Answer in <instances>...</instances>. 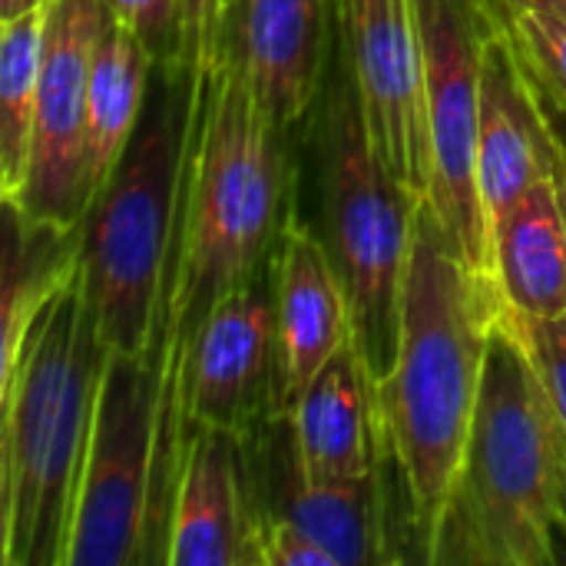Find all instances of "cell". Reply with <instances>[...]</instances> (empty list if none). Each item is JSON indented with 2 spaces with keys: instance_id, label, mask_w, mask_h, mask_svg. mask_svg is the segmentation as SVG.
<instances>
[{
  "instance_id": "1",
  "label": "cell",
  "mask_w": 566,
  "mask_h": 566,
  "mask_svg": "<svg viewBox=\"0 0 566 566\" xmlns=\"http://www.w3.org/2000/svg\"><path fill=\"white\" fill-rule=\"evenodd\" d=\"M501 285L474 275L428 199L415 219L398 361L375 391L381 478L408 560L431 564L484 381Z\"/></svg>"
},
{
  "instance_id": "2",
  "label": "cell",
  "mask_w": 566,
  "mask_h": 566,
  "mask_svg": "<svg viewBox=\"0 0 566 566\" xmlns=\"http://www.w3.org/2000/svg\"><path fill=\"white\" fill-rule=\"evenodd\" d=\"M109 348L76 272L0 375V564L66 566Z\"/></svg>"
},
{
  "instance_id": "3",
  "label": "cell",
  "mask_w": 566,
  "mask_h": 566,
  "mask_svg": "<svg viewBox=\"0 0 566 566\" xmlns=\"http://www.w3.org/2000/svg\"><path fill=\"white\" fill-rule=\"evenodd\" d=\"M564 560L566 421L504 305L488 338L481 398L431 566Z\"/></svg>"
},
{
  "instance_id": "4",
  "label": "cell",
  "mask_w": 566,
  "mask_h": 566,
  "mask_svg": "<svg viewBox=\"0 0 566 566\" xmlns=\"http://www.w3.org/2000/svg\"><path fill=\"white\" fill-rule=\"evenodd\" d=\"M315 156L322 186V242L352 308L355 348L378 391L398 361L405 279L415 219L424 199L381 163L365 126L358 83L345 50L322 90Z\"/></svg>"
},
{
  "instance_id": "5",
  "label": "cell",
  "mask_w": 566,
  "mask_h": 566,
  "mask_svg": "<svg viewBox=\"0 0 566 566\" xmlns=\"http://www.w3.org/2000/svg\"><path fill=\"white\" fill-rule=\"evenodd\" d=\"M189 106L192 76L179 66H156L139 126L83 219L80 279L99 335L116 355L149 358L153 352Z\"/></svg>"
},
{
  "instance_id": "6",
  "label": "cell",
  "mask_w": 566,
  "mask_h": 566,
  "mask_svg": "<svg viewBox=\"0 0 566 566\" xmlns=\"http://www.w3.org/2000/svg\"><path fill=\"white\" fill-rule=\"evenodd\" d=\"M424 119L431 153L428 206L451 235L464 265L494 279V235L478 186V123H481V53L497 27L481 0H411ZM501 30V27H497Z\"/></svg>"
},
{
  "instance_id": "7",
  "label": "cell",
  "mask_w": 566,
  "mask_h": 566,
  "mask_svg": "<svg viewBox=\"0 0 566 566\" xmlns=\"http://www.w3.org/2000/svg\"><path fill=\"white\" fill-rule=\"evenodd\" d=\"M156 438V358H129L113 352L96 398L66 566L146 564Z\"/></svg>"
},
{
  "instance_id": "8",
  "label": "cell",
  "mask_w": 566,
  "mask_h": 566,
  "mask_svg": "<svg viewBox=\"0 0 566 566\" xmlns=\"http://www.w3.org/2000/svg\"><path fill=\"white\" fill-rule=\"evenodd\" d=\"M106 17L103 0H50L30 169L10 202L33 222L80 229L86 219L90 70Z\"/></svg>"
},
{
  "instance_id": "9",
  "label": "cell",
  "mask_w": 566,
  "mask_h": 566,
  "mask_svg": "<svg viewBox=\"0 0 566 566\" xmlns=\"http://www.w3.org/2000/svg\"><path fill=\"white\" fill-rule=\"evenodd\" d=\"M338 23L381 163L415 196L428 199L431 153L411 0H338Z\"/></svg>"
},
{
  "instance_id": "10",
  "label": "cell",
  "mask_w": 566,
  "mask_h": 566,
  "mask_svg": "<svg viewBox=\"0 0 566 566\" xmlns=\"http://www.w3.org/2000/svg\"><path fill=\"white\" fill-rule=\"evenodd\" d=\"M189 431L222 428L242 441L275 418V265L232 289L202 322L186 375Z\"/></svg>"
},
{
  "instance_id": "11",
  "label": "cell",
  "mask_w": 566,
  "mask_h": 566,
  "mask_svg": "<svg viewBox=\"0 0 566 566\" xmlns=\"http://www.w3.org/2000/svg\"><path fill=\"white\" fill-rule=\"evenodd\" d=\"M252 441L269 458V464L259 471L245 448L249 471L265 488V507H255V521L279 517L295 524L332 554L335 566L408 564L381 468L352 481L308 484L298 474L292 428L285 415H279V438L269 451L262 431L252 434Z\"/></svg>"
},
{
  "instance_id": "12",
  "label": "cell",
  "mask_w": 566,
  "mask_h": 566,
  "mask_svg": "<svg viewBox=\"0 0 566 566\" xmlns=\"http://www.w3.org/2000/svg\"><path fill=\"white\" fill-rule=\"evenodd\" d=\"M560 143L551 129L537 83L507 30H491L481 53L478 186L494 226L544 179H554Z\"/></svg>"
},
{
  "instance_id": "13",
  "label": "cell",
  "mask_w": 566,
  "mask_h": 566,
  "mask_svg": "<svg viewBox=\"0 0 566 566\" xmlns=\"http://www.w3.org/2000/svg\"><path fill=\"white\" fill-rule=\"evenodd\" d=\"M348 342H355L352 308L328 249L292 219L275 259V418L295 408Z\"/></svg>"
},
{
  "instance_id": "14",
  "label": "cell",
  "mask_w": 566,
  "mask_h": 566,
  "mask_svg": "<svg viewBox=\"0 0 566 566\" xmlns=\"http://www.w3.org/2000/svg\"><path fill=\"white\" fill-rule=\"evenodd\" d=\"M169 566L255 564V497L245 441L222 428H192L172 497Z\"/></svg>"
},
{
  "instance_id": "15",
  "label": "cell",
  "mask_w": 566,
  "mask_h": 566,
  "mask_svg": "<svg viewBox=\"0 0 566 566\" xmlns=\"http://www.w3.org/2000/svg\"><path fill=\"white\" fill-rule=\"evenodd\" d=\"M235 53L279 129L302 123L328 70V0H239Z\"/></svg>"
},
{
  "instance_id": "16",
  "label": "cell",
  "mask_w": 566,
  "mask_h": 566,
  "mask_svg": "<svg viewBox=\"0 0 566 566\" xmlns=\"http://www.w3.org/2000/svg\"><path fill=\"white\" fill-rule=\"evenodd\" d=\"M298 474L308 484H332L375 474L381 464V424L375 385L348 342L285 415Z\"/></svg>"
},
{
  "instance_id": "17",
  "label": "cell",
  "mask_w": 566,
  "mask_h": 566,
  "mask_svg": "<svg viewBox=\"0 0 566 566\" xmlns=\"http://www.w3.org/2000/svg\"><path fill=\"white\" fill-rule=\"evenodd\" d=\"M494 279L527 318L566 315V219L557 182H537L494 226Z\"/></svg>"
},
{
  "instance_id": "18",
  "label": "cell",
  "mask_w": 566,
  "mask_h": 566,
  "mask_svg": "<svg viewBox=\"0 0 566 566\" xmlns=\"http://www.w3.org/2000/svg\"><path fill=\"white\" fill-rule=\"evenodd\" d=\"M153 76V56L143 40L106 17V27L96 40L93 70H90V119H86V202L106 189L116 172L139 116L146 109Z\"/></svg>"
},
{
  "instance_id": "19",
  "label": "cell",
  "mask_w": 566,
  "mask_h": 566,
  "mask_svg": "<svg viewBox=\"0 0 566 566\" xmlns=\"http://www.w3.org/2000/svg\"><path fill=\"white\" fill-rule=\"evenodd\" d=\"M7 209V249H3V352L0 375L17 361L23 335L46 298L80 265V229H56L27 219L17 206Z\"/></svg>"
},
{
  "instance_id": "20",
  "label": "cell",
  "mask_w": 566,
  "mask_h": 566,
  "mask_svg": "<svg viewBox=\"0 0 566 566\" xmlns=\"http://www.w3.org/2000/svg\"><path fill=\"white\" fill-rule=\"evenodd\" d=\"M46 10L50 3L17 20H7L0 30V196L3 202H13L20 196L30 169Z\"/></svg>"
},
{
  "instance_id": "21",
  "label": "cell",
  "mask_w": 566,
  "mask_h": 566,
  "mask_svg": "<svg viewBox=\"0 0 566 566\" xmlns=\"http://www.w3.org/2000/svg\"><path fill=\"white\" fill-rule=\"evenodd\" d=\"M507 33L537 90L566 109V17L554 10H524L511 17Z\"/></svg>"
},
{
  "instance_id": "22",
  "label": "cell",
  "mask_w": 566,
  "mask_h": 566,
  "mask_svg": "<svg viewBox=\"0 0 566 566\" xmlns=\"http://www.w3.org/2000/svg\"><path fill=\"white\" fill-rule=\"evenodd\" d=\"M109 17L129 27L153 56V66L182 70V30H179V0H103Z\"/></svg>"
},
{
  "instance_id": "23",
  "label": "cell",
  "mask_w": 566,
  "mask_h": 566,
  "mask_svg": "<svg viewBox=\"0 0 566 566\" xmlns=\"http://www.w3.org/2000/svg\"><path fill=\"white\" fill-rule=\"evenodd\" d=\"M507 315H511L521 342L527 345L537 371L544 375V385H547L551 398L557 401V411L566 421V315H560V318H527V315L514 312L511 305H507Z\"/></svg>"
},
{
  "instance_id": "24",
  "label": "cell",
  "mask_w": 566,
  "mask_h": 566,
  "mask_svg": "<svg viewBox=\"0 0 566 566\" xmlns=\"http://www.w3.org/2000/svg\"><path fill=\"white\" fill-rule=\"evenodd\" d=\"M179 30H182V70L189 76L206 73L226 46V20L219 0H179Z\"/></svg>"
},
{
  "instance_id": "25",
  "label": "cell",
  "mask_w": 566,
  "mask_h": 566,
  "mask_svg": "<svg viewBox=\"0 0 566 566\" xmlns=\"http://www.w3.org/2000/svg\"><path fill=\"white\" fill-rule=\"evenodd\" d=\"M255 564L262 566H335L332 554L279 517L255 521Z\"/></svg>"
},
{
  "instance_id": "26",
  "label": "cell",
  "mask_w": 566,
  "mask_h": 566,
  "mask_svg": "<svg viewBox=\"0 0 566 566\" xmlns=\"http://www.w3.org/2000/svg\"><path fill=\"white\" fill-rule=\"evenodd\" d=\"M481 3L488 7V13L494 17V23L501 30H507L511 17H517L524 10H554V13L566 17V0H481Z\"/></svg>"
},
{
  "instance_id": "27",
  "label": "cell",
  "mask_w": 566,
  "mask_h": 566,
  "mask_svg": "<svg viewBox=\"0 0 566 566\" xmlns=\"http://www.w3.org/2000/svg\"><path fill=\"white\" fill-rule=\"evenodd\" d=\"M50 0H0V20L7 23V20H17V17H23V13H30V10H40V7H46Z\"/></svg>"
},
{
  "instance_id": "28",
  "label": "cell",
  "mask_w": 566,
  "mask_h": 566,
  "mask_svg": "<svg viewBox=\"0 0 566 566\" xmlns=\"http://www.w3.org/2000/svg\"><path fill=\"white\" fill-rule=\"evenodd\" d=\"M541 99H544V109H547L551 129H554V136H557V143H560V149H564V156H566V109L564 106H554L544 93H541Z\"/></svg>"
},
{
  "instance_id": "29",
  "label": "cell",
  "mask_w": 566,
  "mask_h": 566,
  "mask_svg": "<svg viewBox=\"0 0 566 566\" xmlns=\"http://www.w3.org/2000/svg\"><path fill=\"white\" fill-rule=\"evenodd\" d=\"M554 182H557V196H560V209H564V219H566V156H564V149H560V163H557Z\"/></svg>"
},
{
  "instance_id": "30",
  "label": "cell",
  "mask_w": 566,
  "mask_h": 566,
  "mask_svg": "<svg viewBox=\"0 0 566 566\" xmlns=\"http://www.w3.org/2000/svg\"><path fill=\"white\" fill-rule=\"evenodd\" d=\"M222 3V20L229 23L232 20V13H235V7H239V0H219Z\"/></svg>"
}]
</instances>
